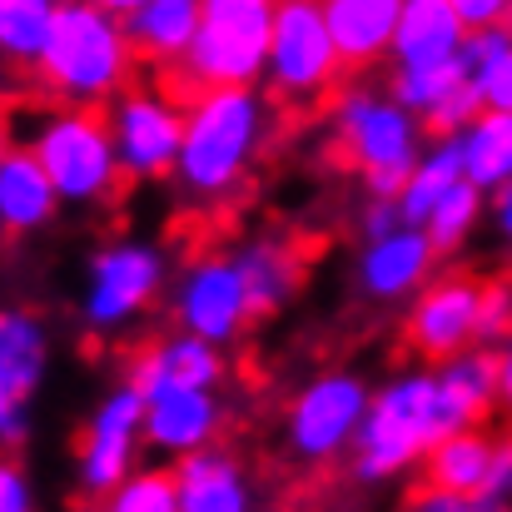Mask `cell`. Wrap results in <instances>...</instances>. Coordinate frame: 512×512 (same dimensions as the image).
Listing matches in <instances>:
<instances>
[{
    "label": "cell",
    "instance_id": "1",
    "mask_svg": "<svg viewBox=\"0 0 512 512\" xmlns=\"http://www.w3.org/2000/svg\"><path fill=\"white\" fill-rule=\"evenodd\" d=\"M274 100L264 85H219L184 100V140L174 160V184L189 204L219 209L249 179L274 135Z\"/></svg>",
    "mask_w": 512,
    "mask_h": 512
},
{
    "label": "cell",
    "instance_id": "2",
    "mask_svg": "<svg viewBox=\"0 0 512 512\" xmlns=\"http://www.w3.org/2000/svg\"><path fill=\"white\" fill-rule=\"evenodd\" d=\"M463 428H473V423L458 413V403L438 383V368L433 363L403 368L373 393L343 473L353 488L383 493V488L403 483L408 473H423L428 453L448 433H463Z\"/></svg>",
    "mask_w": 512,
    "mask_h": 512
},
{
    "label": "cell",
    "instance_id": "3",
    "mask_svg": "<svg viewBox=\"0 0 512 512\" xmlns=\"http://www.w3.org/2000/svg\"><path fill=\"white\" fill-rule=\"evenodd\" d=\"M135 80H140V55L125 35V20L95 0H60L50 40L30 70L40 100L105 110Z\"/></svg>",
    "mask_w": 512,
    "mask_h": 512
},
{
    "label": "cell",
    "instance_id": "4",
    "mask_svg": "<svg viewBox=\"0 0 512 512\" xmlns=\"http://www.w3.org/2000/svg\"><path fill=\"white\" fill-rule=\"evenodd\" d=\"M329 135H334L339 160L378 199L403 194L408 174L418 170V160L428 150L423 140H433L428 125L408 105H398L388 85H378L368 75L343 80L339 95L329 100Z\"/></svg>",
    "mask_w": 512,
    "mask_h": 512
},
{
    "label": "cell",
    "instance_id": "5",
    "mask_svg": "<svg viewBox=\"0 0 512 512\" xmlns=\"http://www.w3.org/2000/svg\"><path fill=\"white\" fill-rule=\"evenodd\" d=\"M20 145L40 160V170L50 174L60 204L105 209L130 184L125 170H120V155H115L105 110H80V105H50V100H40V110L30 115Z\"/></svg>",
    "mask_w": 512,
    "mask_h": 512
},
{
    "label": "cell",
    "instance_id": "6",
    "mask_svg": "<svg viewBox=\"0 0 512 512\" xmlns=\"http://www.w3.org/2000/svg\"><path fill=\"white\" fill-rule=\"evenodd\" d=\"M274 15L279 0H199V35L165 85L179 100L219 85H264Z\"/></svg>",
    "mask_w": 512,
    "mask_h": 512
},
{
    "label": "cell",
    "instance_id": "7",
    "mask_svg": "<svg viewBox=\"0 0 512 512\" xmlns=\"http://www.w3.org/2000/svg\"><path fill=\"white\" fill-rule=\"evenodd\" d=\"M373 403V388L353 373V368H329L319 378H309L279 423V448L284 463L304 478H324L348 463L353 438L363 428V413Z\"/></svg>",
    "mask_w": 512,
    "mask_h": 512
},
{
    "label": "cell",
    "instance_id": "8",
    "mask_svg": "<svg viewBox=\"0 0 512 512\" xmlns=\"http://www.w3.org/2000/svg\"><path fill=\"white\" fill-rule=\"evenodd\" d=\"M170 289V259L150 239H110L90 254L80 284V324L90 339L130 334Z\"/></svg>",
    "mask_w": 512,
    "mask_h": 512
},
{
    "label": "cell",
    "instance_id": "9",
    "mask_svg": "<svg viewBox=\"0 0 512 512\" xmlns=\"http://www.w3.org/2000/svg\"><path fill=\"white\" fill-rule=\"evenodd\" d=\"M348 80L339 45L324 20V0H279L269 65H264V95L279 110H314L339 95Z\"/></svg>",
    "mask_w": 512,
    "mask_h": 512
},
{
    "label": "cell",
    "instance_id": "10",
    "mask_svg": "<svg viewBox=\"0 0 512 512\" xmlns=\"http://www.w3.org/2000/svg\"><path fill=\"white\" fill-rule=\"evenodd\" d=\"M145 448V393L120 378L115 388L100 393L90 408L80 438H75V488L90 503H105L130 473H140Z\"/></svg>",
    "mask_w": 512,
    "mask_h": 512
},
{
    "label": "cell",
    "instance_id": "11",
    "mask_svg": "<svg viewBox=\"0 0 512 512\" xmlns=\"http://www.w3.org/2000/svg\"><path fill=\"white\" fill-rule=\"evenodd\" d=\"M105 120H110V140H115L120 170L130 184L170 179L174 160H179V140H184V100L165 80L140 75L125 95H115L105 105Z\"/></svg>",
    "mask_w": 512,
    "mask_h": 512
},
{
    "label": "cell",
    "instance_id": "12",
    "mask_svg": "<svg viewBox=\"0 0 512 512\" xmlns=\"http://www.w3.org/2000/svg\"><path fill=\"white\" fill-rule=\"evenodd\" d=\"M170 319L179 334H194L214 348H229L249 334L254 304H249V284L239 274L234 249H209L179 269L170 289Z\"/></svg>",
    "mask_w": 512,
    "mask_h": 512
},
{
    "label": "cell",
    "instance_id": "13",
    "mask_svg": "<svg viewBox=\"0 0 512 512\" xmlns=\"http://www.w3.org/2000/svg\"><path fill=\"white\" fill-rule=\"evenodd\" d=\"M50 373V324L25 304H0V453L15 458L35 428V398Z\"/></svg>",
    "mask_w": 512,
    "mask_h": 512
},
{
    "label": "cell",
    "instance_id": "14",
    "mask_svg": "<svg viewBox=\"0 0 512 512\" xmlns=\"http://www.w3.org/2000/svg\"><path fill=\"white\" fill-rule=\"evenodd\" d=\"M483 284L488 279L468 269L433 274L403 314V348L423 363H443V358H458L463 348H478Z\"/></svg>",
    "mask_w": 512,
    "mask_h": 512
},
{
    "label": "cell",
    "instance_id": "15",
    "mask_svg": "<svg viewBox=\"0 0 512 512\" xmlns=\"http://www.w3.org/2000/svg\"><path fill=\"white\" fill-rule=\"evenodd\" d=\"M145 393V448L165 463H184L204 448L224 443L229 428V403L219 398V388H199V383H150Z\"/></svg>",
    "mask_w": 512,
    "mask_h": 512
},
{
    "label": "cell",
    "instance_id": "16",
    "mask_svg": "<svg viewBox=\"0 0 512 512\" xmlns=\"http://www.w3.org/2000/svg\"><path fill=\"white\" fill-rule=\"evenodd\" d=\"M174 493H179V512H269L264 478L229 443L174 463Z\"/></svg>",
    "mask_w": 512,
    "mask_h": 512
},
{
    "label": "cell",
    "instance_id": "17",
    "mask_svg": "<svg viewBox=\"0 0 512 512\" xmlns=\"http://www.w3.org/2000/svg\"><path fill=\"white\" fill-rule=\"evenodd\" d=\"M438 269V249L428 239V229H408L398 224L383 239H368L358 254V294L368 304H403L413 299Z\"/></svg>",
    "mask_w": 512,
    "mask_h": 512
},
{
    "label": "cell",
    "instance_id": "18",
    "mask_svg": "<svg viewBox=\"0 0 512 512\" xmlns=\"http://www.w3.org/2000/svg\"><path fill=\"white\" fill-rule=\"evenodd\" d=\"M125 378L135 388H150V383H165V378H174V383H199V388H224L229 358H224V348L174 329L165 339H150V343H140V348H130Z\"/></svg>",
    "mask_w": 512,
    "mask_h": 512
},
{
    "label": "cell",
    "instance_id": "19",
    "mask_svg": "<svg viewBox=\"0 0 512 512\" xmlns=\"http://www.w3.org/2000/svg\"><path fill=\"white\" fill-rule=\"evenodd\" d=\"M234 259L249 284L254 319L279 314L304 284V244L294 234H249L244 244H234Z\"/></svg>",
    "mask_w": 512,
    "mask_h": 512
},
{
    "label": "cell",
    "instance_id": "20",
    "mask_svg": "<svg viewBox=\"0 0 512 512\" xmlns=\"http://www.w3.org/2000/svg\"><path fill=\"white\" fill-rule=\"evenodd\" d=\"M329 35L339 45V60L348 75H368L378 60H388L403 0H324Z\"/></svg>",
    "mask_w": 512,
    "mask_h": 512
},
{
    "label": "cell",
    "instance_id": "21",
    "mask_svg": "<svg viewBox=\"0 0 512 512\" xmlns=\"http://www.w3.org/2000/svg\"><path fill=\"white\" fill-rule=\"evenodd\" d=\"M125 35L140 55V70L165 80L184 65L199 35V0H145L140 10L125 15Z\"/></svg>",
    "mask_w": 512,
    "mask_h": 512
},
{
    "label": "cell",
    "instance_id": "22",
    "mask_svg": "<svg viewBox=\"0 0 512 512\" xmlns=\"http://www.w3.org/2000/svg\"><path fill=\"white\" fill-rule=\"evenodd\" d=\"M468 40V25L448 0H403V20L388 50V70H418V65H443L458 60Z\"/></svg>",
    "mask_w": 512,
    "mask_h": 512
},
{
    "label": "cell",
    "instance_id": "23",
    "mask_svg": "<svg viewBox=\"0 0 512 512\" xmlns=\"http://www.w3.org/2000/svg\"><path fill=\"white\" fill-rule=\"evenodd\" d=\"M498 448H503V433H493L488 423H483V428L448 433V438L428 453L418 483H428V488H438V493H453V498H478V493L488 488L493 468H498Z\"/></svg>",
    "mask_w": 512,
    "mask_h": 512
},
{
    "label": "cell",
    "instance_id": "24",
    "mask_svg": "<svg viewBox=\"0 0 512 512\" xmlns=\"http://www.w3.org/2000/svg\"><path fill=\"white\" fill-rule=\"evenodd\" d=\"M60 209V194L50 184V174L40 170V160L15 145L10 160L0 165V234L20 239V234H40Z\"/></svg>",
    "mask_w": 512,
    "mask_h": 512
},
{
    "label": "cell",
    "instance_id": "25",
    "mask_svg": "<svg viewBox=\"0 0 512 512\" xmlns=\"http://www.w3.org/2000/svg\"><path fill=\"white\" fill-rule=\"evenodd\" d=\"M433 368L473 428L493 423V413H498V348H463L458 358H443Z\"/></svg>",
    "mask_w": 512,
    "mask_h": 512
},
{
    "label": "cell",
    "instance_id": "26",
    "mask_svg": "<svg viewBox=\"0 0 512 512\" xmlns=\"http://www.w3.org/2000/svg\"><path fill=\"white\" fill-rule=\"evenodd\" d=\"M458 150H463V174L483 194H498L503 184H512V115L478 110L473 125L458 135Z\"/></svg>",
    "mask_w": 512,
    "mask_h": 512
},
{
    "label": "cell",
    "instance_id": "27",
    "mask_svg": "<svg viewBox=\"0 0 512 512\" xmlns=\"http://www.w3.org/2000/svg\"><path fill=\"white\" fill-rule=\"evenodd\" d=\"M458 179H468V174H463L458 135H453V140H428L418 170L408 174V184H403V194H398V214H403V224H408V229H423L428 214L448 199V189H453Z\"/></svg>",
    "mask_w": 512,
    "mask_h": 512
},
{
    "label": "cell",
    "instance_id": "28",
    "mask_svg": "<svg viewBox=\"0 0 512 512\" xmlns=\"http://www.w3.org/2000/svg\"><path fill=\"white\" fill-rule=\"evenodd\" d=\"M55 10H60V0H0V65L10 75L30 80V70L50 40Z\"/></svg>",
    "mask_w": 512,
    "mask_h": 512
},
{
    "label": "cell",
    "instance_id": "29",
    "mask_svg": "<svg viewBox=\"0 0 512 512\" xmlns=\"http://www.w3.org/2000/svg\"><path fill=\"white\" fill-rule=\"evenodd\" d=\"M463 65H468V80H473L483 110L512 115V25L468 30V40H463Z\"/></svg>",
    "mask_w": 512,
    "mask_h": 512
},
{
    "label": "cell",
    "instance_id": "30",
    "mask_svg": "<svg viewBox=\"0 0 512 512\" xmlns=\"http://www.w3.org/2000/svg\"><path fill=\"white\" fill-rule=\"evenodd\" d=\"M478 219H483V189H478L473 179H458V184L448 189V199L428 214L423 229H428V239H433L438 254H458V249L473 239Z\"/></svg>",
    "mask_w": 512,
    "mask_h": 512
},
{
    "label": "cell",
    "instance_id": "31",
    "mask_svg": "<svg viewBox=\"0 0 512 512\" xmlns=\"http://www.w3.org/2000/svg\"><path fill=\"white\" fill-rule=\"evenodd\" d=\"M105 512H179L174 468L170 463H150V468L130 473V478L105 498Z\"/></svg>",
    "mask_w": 512,
    "mask_h": 512
},
{
    "label": "cell",
    "instance_id": "32",
    "mask_svg": "<svg viewBox=\"0 0 512 512\" xmlns=\"http://www.w3.org/2000/svg\"><path fill=\"white\" fill-rule=\"evenodd\" d=\"M512 339V274H488L483 314H478V348H503Z\"/></svg>",
    "mask_w": 512,
    "mask_h": 512
},
{
    "label": "cell",
    "instance_id": "33",
    "mask_svg": "<svg viewBox=\"0 0 512 512\" xmlns=\"http://www.w3.org/2000/svg\"><path fill=\"white\" fill-rule=\"evenodd\" d=\"M0 512H40L30 473L20 468V458H5V453H0Z\"/></svg>",
    "mask_w": 512,
    "mask_h": 512
},
{
    "label": "cell",
    "instance_id": "34",
    "mask_svg": "<svg viewBox=\"0 0 512 512\" xmlns=\"http://www.w3.org/2000/svg\"><path fill=\"white\" fill-rule=\"evenodd\" d=\"M483 512H512V428H503V448H498V468L488 478V488L478 493Z\"/></svg>",
    "mask_w": 512,
    "mask_h": 512
},
{
    "label": "cell",
    "instance_id": "35",
    "mask_svg": "<svg viewBox=\"0 0 512 512\" xmlns=\"http://www.w3.org/2000/svg\"><path fill=\"white\" fill-rule=\"evenodd\" d=\"M393 512H483V508H478V498H453V493H438V488L418 483V488H408L398 498Z\"/></svg>",
    "mask_w": 512,
    "mask_h": 512
},
{
    "label": "cell",
    "instance_id": "36",
    "mask_svg": "<svg viewBox=\"0 0 512 512\" xmlns=\"http://www.w3.org/2000/svg\"><path fill=\"white\" fill-rule=\"evenodd\" d=\"M458 10V20L468 30H498V25H512V0H448Z\"/></svg>",
    "mask_w": 512,
    "mask_h": 512
},
{
    "label": "cell",
    "instance_id": "37",
    "mask_svg": "<svg viewBox=\"0 0 512 512\" xmlns=\"http://www.w3.org/2000/svg\"><path fill=\"white\" fill-rule=\"evenodd\" d=\"M498 413L508 418L512 428V339L498 348Z\"/></svg>",
    "mask_w": 512,
    "mask_h": 512
},
{
    "label": "cell",
    "instance_id": "38",
    "mask_svg": "<svg viewBox=\"0 0 512 512\" xmlns=\"http://www.w3.org/2000/svg\"><path fill=\"white\" fill-rule=\"evenodd\" d=\"M493 229H498L503 249L512 254V184H503V189L493 194Z\"/></svg>",
    "mask_w": 512,
    "mask_h": 512
},
{
    "label": "cell",
    "instance_id": "39",
    "mask_svg": "<svg viewBox=\"0 0 512 512\" xmlns=\"http://www.w3.org/2000/svg\"><path fill=\"white\" fill-rule=\"evenodd\" d=\"M10 150H15V125H10V115H0V165L10 160Z\"/></svg>",
    "mask_w": 512,
    "mask_h": 512
},
{
    "label": "cell",
    "instance_id": "40",
    "mask_svg": "<svg viewBox=\"0 0 512 512\" xmlns=\"http://www.w3.org/2000/svg\"><path fill=\"white\" fill-rule=\"evenodd\" d=\"M95 5H105L110 15H120V20H125V15H130V10H140L145 0H95Z\"/></svg>",
    "mask_w": 512,
    "mask_h": 512
},
{
    "label": "cell",
    "instance_id": "41",
    "mask_svg": "<svg viewBox=\"0 0 512 512\" xmlns=\"http://www.w3.org/2000/svg\"><path fill=\"white\" fill-rule=\"evenodd\" d=\"M5 110H10V70L0 65V115H5Z\"/></svg>",
    "mask_w": 512,
    "mask_h": 512
},
{
    "label": "cell",
    "instance_id": "42",
    "mask_svg": "<svg viewBox=\"0 0 512 512\" xmlns=\"http://www.w3.org/2000/svg\"><path fill=\"white\" fill-rule=\"evenodd\" d=\"M299 512H363V508H353V503H319V508H299Z\"/></svg>",
    "mask_w": 512,
    "mask_h": 512
},
{
    "label": "cell",
    "instance_id": "43",
    "mask_svg": "<svg viewBox=\"0 0 512 512\" xmlns=\"http://www.w3.org/2000/svg\"><path fill=\"white\" fill-rule=\"evenodd\" d=\"M70 512H105V503H90V498H80V503H75Z\"/></svg>",
    "mask_w": 512,
    "mask_h": 512
}]
</instances>
